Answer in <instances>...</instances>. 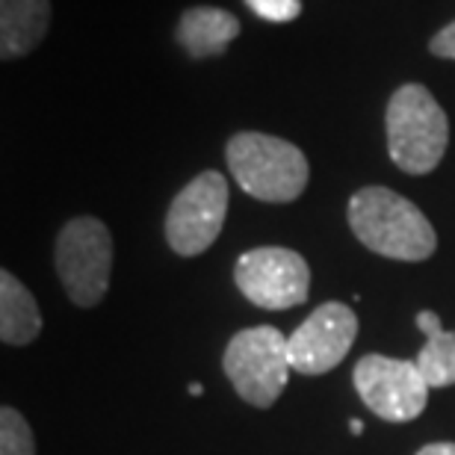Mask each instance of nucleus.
<instances>
[{
  "instance_id": "nucleus-1",
  "label": "nucleus",
  "mask_w": 455,
  "mask_h": 455,
  "mask_svg": "<svg viewBox=\"0 0 455 455\" xmlns=\"http://www.w3.org/2000/svg\"><path fill=\"white\" fill-rule=\"evenodd\" d=\"M349 228L361 245L390 260L420 263L438 249V234L414 202L387 187H363L349 198Z\"/></svg>"
},
{
  "instance_id": "nucleus-2",
  "label": "nucleus",
  "mask_w": 455,
  "mask_h": 455,
  "mask_svg": "<svg viewBox=\"0 0 455 455\" xmlns=\"http://www.w3.org/2000/svg\"><path fill=\"white\" fill-rule=\"evenodd\" d=\"M225 163L245 196L269 204L296 202L311 180L305 151L272 133H234L225 145Z\"/></svg>"
},
{
  "instance_id": "nucleus-3",
  "label": "nucleus",
  "mask_w": 455,
  "mask_h": 455,
  "mask_svg": "<svg viewBox=\"0 0 455 455\" xmlns=\"http://www.w3.org/2000/svg\"><path fill=\"white\" fill-rule=\"evenodd\" d=\"M387 154L405 175H429L450 145V118L423 84H403L385 110Z\"/></svg>"
},
{
  "instance_id": "nucleus-4",
  "label": "nucleus",
  "mask_w": 455,
  "mask_h": 455,
  "mask_svg": "<svg viewBox=\"0 0 455 455\" xmlns=\"http://www.w3.org/2000/svg\"><path fill=\"white\" fill-rule=\"evenodd\" d=\"M60 284L77 307H95L110 290L113 236L95 216H75L60 228L53 245Z\"/></svg>"
},
{
  "instance_id": "nucleus-5",
  "label": "nucleus",
  "mask_w": 455,
  "mask_h": 455,
  "mask_svg": "<svg viewBox=\"0 0 455 455\" xmlns=\"http://www.w3.org/2000/svg\"><path fill=\"white\" fill-rule=\"evenodd\" d=\"M222 370L243 403L272 408V403L284 394L290 370H293L287 338L275 325H254V329L236 331L225 346Z\"/></svg>"
},
{
  "instance_id": "nucleus-6",
  "label": "nucleus",
  "mask_w": 455,
  "mask_h": 455,
  "mask_svg": "<svg viewBox=\"0 0 455 455\" xmlns=\"http://www.w3.org/2000/svg\"><path fill=\"white\" fill-rule=\"evenodd\" d=\"M234 284L263 311H290L307 302L311 267L299 251L284 245H260L240 254L234 267Z\"/></svg>"
},
{
  "instance_id": "nucleus-7",
  "label": "nucleus",
  "mask_w": 455,
  "mask_h": 455,
  "mask_svg": "<svg viewBox=\"0 0 455 455\" xmlns=\"http://www.w3.org/2000/svg\"><path fill=\"white\" fill-rule=\"evenodd\" d=\"M228 216V184L222 172L207 169L172 198L166 213V243L180 258L204 254L222 234Z\"/></svg>"
},
{
  "instance_id": "nucleus-8",
  "label": "nucleus",
  "mask_w": 455,
  "mask_h": 455,
  "mask_svg": "<svg viewBox=\"0 0 455 455\" xmlns=\"http://www.w3.org/2000/svg\"><path fill=\"white\" fill-rule=\"evenodd\" d=\"M355 390L372 414L387 423H408L423 414L429 403V381L414 361L363 355L352 370Z\"/></svg>"
},
{
  "instance_id": "nucleus-9",
  "label": "nucleus",
  "mask_w": 455,
  "mask_h": 455,
  "mask_svg": "<svg viewBox=\"0 0 455 455\" xmlns=\"http://www.w3.org/2000/svg\"><path fill=\"white\" fill-rule=\"evenodd\" d=\"M358 338V314L343 302H323L287 338L290 363L302 376H323L349 355Z\"/></svg>"
},
{
  "instance_id": "nucleus-10",
  "label": "nucleus",
  "mask_w": 455,
  "mask_h": 455,
  "mask_svg": "<svg viewBox=\"0 0 455 455\" xmlns=\"http://www.w3.org/2000/svg\"><path fill=\"white\" fill-rule=\"evenodd\" d=\"M243 33L240 18L222 6H189L178 18L175 39L193 60H211L228 51L236 36Z\"/></svg>"
},
{
  "instance_id": "nucleus-11",
  "label": "nucleus",
  "mask_w": 455,
  "mask_h": 455,
  "mask_svg": "<svg viewBox=\"0 0 455 455\" xmlns=\"http://www.w3.org/2000/svg\"><path fill=\"white\" fill-rule=\"evenodd\" d=\"M51 0H0V60L33 53L51 30Z\"/></svg>"
},
{
  "instance_id": "nucleus-12",
  "label": "nucleus",
  "mask_w": 455,
  "mask_h": 455,
  "mask_svg": "<svg viewBox=\"0 0 455 455\" xmlns=\"http://www.w3.org/2000/svg\"><path fill=\"white\" fill-rule=\"evenodd\" d=\"M42 314L33 293L12 272H0V340L9 346H27L39 338Z\"/></svg>"
},
{
  "instance_id": "nucleus-13",
  "label": "nucleus",
  "mask_w": 455,
  "mask_h": 455,
  "mask_svg": "<svg viewBox=\"0 0 455 455\" xmlns=\"http://www.w3.org/2000/svg\"><path fill=\"white\" fill-rule=\"evenodd\" d=\"M417 329L426 334L423 349L417 352L414 363L420 367L429 387H450L455 385V331L441 325V316L435 311L417 314Z\"/></svg>"
},
{
  "instance_id": "nucleus-14",
  "label": "nucleus",
  "mask_w": 455,
  "mask_h": 455,
  "mask_svg": "<svg viewBox=\"0 0 455 455\" xmlns=\"http://www.w3.org/2000/svg\"><path fill=\"white\" fill-rule=\"evenodd\" d=\"M0 455H36L30 423L18 408H0Z\"/></svg>"
},
{
  "instance_id": "nucleus-15",
  "label": "nucleus",
  "mask_w": 455,
  "mask_h": 455,
  "mask_svg": "<svg viewBox=\"0 0 455 455\" xmlns=\"http://www.w3.org/2000/svg\"><path fill=\"white\" fill-rule=\"evenodd\" d=\"M245 4L254 15L272 24H290L302 15V0H245Z\"/></svg>"
},
{
  "instance_id": "nucleus-16",
  "label": "nucleus",
  "mask_w": 455,
  "mask_h": 455,
  "mask_svg": "<svg viewBox=\"0 0 455 455\" xmlns=\"http://www.w3.org/2000/svg\"><path fill=\"white\" fill-rule=\"evenodd\" d=\"M429 53H435V57H441V60H455V21L441 27V30L432 36Z\"/></svg>"
},
{
  "instance_id": "nucleus-17",
  "label": "nucleus",
  "mask_w": 455,
  "mask_h": 455,
  "mask_svg": "<svg viewBox=\"0 0 455 455\" xmlns=\"http://www.w3.org/2000/svg\"><path fill=\"white\" fill-rule=\"evenodd\" d=\"M417 455H455V443H447V441H441V443H426V447L417 452Z\"/></svg>"
},
{
  "instance_id": "nucleus-18",
  "label": "nucleus",
  "mask_w": 455,
  "mask_h": 455,
  "mask_svg": "<svg viewBox=\"0 0 455 455\" xmlns=\"http://www.w3.org/2000/svg\"><path fill=\"white\" fill-rule=\"evenodd\" d=\"M189 394H193V396H202V394H204V387L198 385V381H193V385H189Z\"/></svg>"
},
{
  "instance_id": "nucleus-19",
  "label": "nucleus",
  "mask_w": 455,
  "mask_h": 455,
  "mask_svg": "<svg viewBox=\"0 0 455 455\" xmlns=\"http://www.w3.org/2000/svg\"><path fill=\"white\" fill-rule=\"evenodd\" d=\"M349 429H352V435H361L363 426H361V420H352V423H349Z\"/></svg>"
}]
</instances>
